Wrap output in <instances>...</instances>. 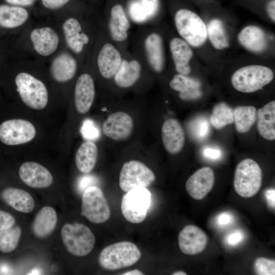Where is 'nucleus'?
<instances>
[{"label":"nucleus","instance_id":"nucleus-1","mask_svg":"<svg viewBox=\"0 0 275 275\" xmlns=\"http://www.w3.org/2000/svg\"><path fill=\"white\" fill-rule=\"evenodd\" d=\"M141 257V252L134 243L121 241L104 248L98 257L100 266L105 270H116L132 266Z\"/></svg>","mask_w":275,"mask_h":275},{"label":"nucleus","instance_id":"nucleus-2","mask_svg":"<svg viewBox=\"0 0 275 275\" xmlns=\"http://www.w3.org/2000/svg\"><path fill=\"white\" fill-rule=\"evenodd\" d=\"M174 22L178 34L189 45L199 47L206 40L207 26L194 12L185 8L178 10L174 15Z\"/></svg>","mask_w":275,"mask_h":275},{"label":"nucleus","instance_id":"nucleus-3","mask_svg":"<svg viewBox=\"0 0 275 275\" xmlns=\"http://www.w3.org/2000/svg\"><path fill=\"white\" fill-rule=\"evenodd\" d=\"M63 242L71 254L82 257L89 254L95 244V237L87 226L78 223L65 224L61 229Z\"/></svg>","mask_w":275,"mask_h":275},{"label":"nucleus","instance_id":"nucleus-4","mask_svg":"<svg viewBox=\"0 0 275 275\" xmlns=\"http://www.w3.org/2000/svg\"><path fill=\"white\" fill-rule=\"evenodd\" d=\"M273 78V73L268 67L252 65L237 70L232 76L231 82L239 92L253 93L270 83Z\"/></svg>","mask_w":275,"mask_h":275},{"label":"nucleus","instance_id":"nucleus-5","mask_svg":"<svg viewBox=\"0 0 275 275\" xmlns=\"http://www.w3.org/2000/svg\"><path fill=\"white\" fill-rule=\"evenodd\" d=\"M262 180V170L259 164L254 160L246 158L240 161L236 168L234 187L240 196L251 198L259 191Z\"/></svg>","mask_w":275,"mask_h":275},{"label":"nucleus","instance_id":"nucleus-6","mask_svg":"<svg viewBox=\"0 0 275 275\" xmlns=\"http://www.w3.org/2000/svg\"><path fill=\"white\" fill-rule=\"evenodd\" d=\"M15 82L21 99L34 109L44 108L48 102V92L44 84L25 72L18 73Z\"/></svg>","mask_w":275,"mask_h":275},{"label":"nucleus","instance_id":"nucleus-7","mask_svg":"<svg viewBox=\"0 0 275 275\" xmlns=\"http://www.w3.org/2000/svg\"><path fill=\"white\" fill-rule=\"evenodd\" d=\"M151 204V194L145 187L133 189L123 196L121 204L123 215L132 224L142 223Z\"/></svg>","mask_w":275,"mask_h":275},{"label":"nucleus","instance_id":"nucleus-8","mask_svg":"<svg viewBox=\"0 0 275 275\" xmlns=\"http://www.w3.org/2000/svg\"><path fill=\"white\" fill-rule=\"evenodd\" d=\"M81 214L94 224H101L108 220L111 210L102 190L92 186L82 193Z\"/></svg>","mask_w":275,"mask_h":275},{"label":"nucleus","instance_id":"nucleus-9","mask_svg":"<svg viewBox=\"0 0 275 275\" xmlns=\"http://www.w3.org/2000/svg\"><path fill=\"white\" fill-rule=\"evenodd\" d=\"M152 171L144 163L135 160L125 162L119 176V186L125 192L136 188H147L155 180Z\"/></svg>","mask_w":275,"mask_h":275},{"label":"nucleus","instance_id":"nucleus-10","mask_svg":"<svg viewBox=\"0 0 275 275\" xmlns=\"http://www.w3.org/2000/svg\"><path fill=\"white\" fill-rule=\"evenodd\" d=\"M36 134L33 124L25 120H8L0 125V141L7 145L25 144L32 141Z\"/></svg>","mask_w":275,"mask_h":275},{"label":"nucleus","instance_id":"nucleus-11","mask_svg":"<svg viewBox=\"0 0 275 275\" xmlns=\"http://www.w3.org/2000/svg\"><path fill=\"white\" fill-rule=\"evenodd\" d=\"M131 22L123 5L119 2L113 4L109 8L107 28L113 42L123 44L127 40Z\"/></svg>","mask_w":275,"mask_h":275},{"label":"nucleus","instance_id":"nucleus-12","mask_svg":"<svg viewBox=\"0 0 275 275\" xmlns=\"http://www.w3.org/2000/svg\"><path fill=\"white\" fill-rule=\"evenodd\" d=\"M132 117L124 112H117L111 114L104 121L102 129L104 134L115 141L128 139L133 129Z\"/></svg>","mask_w":275,"mask_h":275},{"label":"nucleus","instance_id":"nucleus-13","mask_svg":"<svg viewBox=\"0 0 275 275\" xmlns=\"http://www.w3.org/2000/svg\"><path fill=\"white\" fill-rule=\"evenodd\" d=\"M123 57L115 43L105 42L100 49L97 65L101 75L105 79L113 78L122 62Z\"/></svg>","mask_w":275,"mask_h":275},{"label":"nucleus","instance_id":"nucleus-14","mask_svg":"<svg viewBox=\"0 0 275 275\" xmlns=\"http://www.w3.org/2000/svg\"><path fill=\"white\" fill-rule=\"evenodd\" d=\"M143 50L146 64L153 72H162L164 66L163 42L158 33H149L144 38Z\"/></svg>","mask_w":275,"mask_h":275},{"label":"nucleus","instance_id":"nucleus-15","mask_svg":"<svg viewBox=\"0 0 275 275\" xmlns=\"http://www.w3.org/2000/svg\"><path fill=\"white\" fill-rule=\"evenodd\" d=\"M178 241L179 249L183 254L195 255L205 250L208 238L200 228L194 225H188L179 233Z\"/></svg>","mask_w":275,"mask_h":275},{"label":"nucleus","instance_id":"nucleus-16","mask_svg":"<svg viewBox=\"0 0 275 275\" xmlns=\"http://www.w3.org/2000/svg\"><path fill=\"white\" fill-rule=\"evenodd\" d=\"M20 179L28 186L34 188H44L52 183L51 173L45 167L33 161L23 163L19 168Z\"/></svg>","mask_w":275,"mask_h":275},{"label":"nucleus","instance_id":"nucleus-17","mask_svg":"<svg viewBox=\"0 0 275 275\" xmlns=\"http://www.w3.org/2000/svg\"><path fill=\"white\" fill-rule=\"evenodd\" d=\"M214 180L213 170L209 167H204L189 177L186 182L185 188L192 198L202 200L212 189Z\"/></svg>","mask_w":275,"mask_h":275},{"label":"nucleus","instance_id":"nucleus-18","mask_svg":"<svg viewBox=\"0 0 275 275\" xmlns=\"http://www.w3.org/2000/svg\"><path fill=\"white\" fill-rule=\"evenodd\" d=\"M95 96L94 80L88 73L81 74L77 79L74 89V104L80 114L87 113L91 108Z\"/></svg>","mask_w":275,"mask_h":275},{"label":"nucleus","instance_id":"nucleus-19","mask_svg":"<svg viewBox=\"0 0 275 275\" xmlns=\"http://www.w3.org/2000/svg\"><path fill=\"white\" fill-rule=\"evenodd\" d=\"M162 143L166 150L171 154H176L183 149L185 135L179 122L174 119H169L161 128Z\"/></svg>","mask_w":275,"mask_h":275},{"label":"nucleus","instance_id":"nucleus-20","mask_svg":"<svg viewBox=\"0 0 275 275\" xmlns=\"http://www.w3.org/2000/svg\"><path fill=\"white\" fill-rule=\"evenodd\" d=\"M30 39L36 51L42 56L51 55L58 47L59 36L50 27L33 30L30 34Z\"/></svg>","mask_w":275,"mask_h":275},{"label":"nucleus","instance_id":"nucleus-21","mask_svg":"<svg viewBox=\"0 0 275 275\" xmlns=\"http://www.w3.org/2000/svg\"><path fill=\"white\" fill-rule=\"evenodd\" d=\"M62 28L66 42L70 49L76 53L82 52L90 38L83 32L80 22L75 18L70 17L64 21Z\"/></svg>","mask_w":275,"mask_h":275},{"label":"nucleus","instance_id":"nucleus-22","mask_svg":"<svg viewBox=\"0 0 275 275\" xmlns=\"http://www.w3.org/2000/svg\"><path fill=\"white\" fill-rule=\"evenodd\" d=\"M170 49L178 73L188 74L191 71L189 62L193 56L190 45L183 39L175 37L170 42Z\"/></svg>","mask_w":275,"mask_h":275},{"label":"nucleus","instance_id":"nucleus-23","mask_svg":"<svg viewBox=\"0 0 275 275\" xmlns=\"http://www.w3.org/2000/svg\"><path fill=\"white\" fill-rule=\"evenodd\" d=\"M142 71V63L138 59L123 57L121 65L113 77L114 82L121 88L131 87L140 79Z\"/></svg>","mask_w":275,"mask_h":275},{"label":"nucleus","instance_id":"nucleus-24","mask_svg":"<svg viewBox=\"0 0 275 275\" xmlns=\"http://www.w3.org/2000/svg\"><path fill=\"white\" fill-rule=\"evenodd\" d=\"M77 62L69 53L63 52L53 60L50 66V73L53 78L59 82L71 79L77 70Z\"/></svg>","mask_w":275,"mask_h":275},{"label":"nucleus","instance_id":"nucleus-25","mask_svg":"<svg viewBox=\"0 0 275 275\" xmlns=\"http://www.w3.org/2000/svg\"><path fill=\"white\" fill-rule=\"evenodd\" d=\"M159 7V0H133L129 4L127 13L130 20L141 24L153 19Z\"/></svg>","mask_w":275,"mask_h":275},{"label":"nucleus","instance_id":"nucleus-26","mask_svg":"<svg viewBox=\"0 0 275 275\" xmlns=\"http://www.w3.org/2000/svg\"><path fill=\"white\" fill-rule=\"evenodd\" d=\"M169 85L172 89L179 93V97L183 100L197 99L202 95L200 81L187 75L179 73L175 75Z\"/></svg>","mask_w":275,"mask_h":275},{"label":"nucleus","instance_id":"nucleus-27","mask_svg":"<svg viewBox=\"0 0 275 275\" xmlns=\"http://www.w3.org/2000/svg\"><path fill=\"white\" fill-rule=\"evenodd\" d=\"M3 201L15 210L22 213H30L35 207L32 196L26 191L12 187L4 189L1 193Z\"/></svg>","mask_w":275,"mask_h":275},{"label":"nucleus","instance_id":"nucleus-28","mask_svg":"<svg viewBox=\"0 0 275 275\" xmlns=\"http://www.w3.org/2000/svg\"><path fill=\"white\" fill-rule=\"evenodd\" d=\"M57 221L56 210L50 206L43 207L36 214L32 225L34 235L40 238L48 236L55 229Z\"/></svg>","mask_w":275,"mask_h":275},{"label":"nucleus","instance_id":"nucleus-29","mask_svg":"<svg viewBox=\"0 0 275 275\" xmlns=\"http://www.w3.org/2000/svg\"><path fill=\"white\" fill-rule=\"evenodd\" d=\"M238 38L242 46L254 52H260L267 46L264 32L256 26L249 25L244 28L238 34Z\"/></svg>","mask_w":275,"mask_h":275},{"label":"nucleus","instance_id":"nucleus-30","mask_svg":"<svg viewBox=\"0 0 275 275\" xmlns=\"http://www.w3.org/2000/svg\"><path fill=\"white\" fill-rule=\"evenodd\" d=\"M29 17L27 9L22 7L0 4V27L14 29L24 23Z\"/></svg>","mask_w":275,"mask_h":275},{"label":"nucleus","instance_id":"nucleus-31","mask_svg":"<svg viewBox=\"0 0 275 275\" xmlns=\"http://www.w3.org/2000/svg\"><path fill=\"white\" fill-rule=\"evenodd\" d=\"M257 128L260 135L267 140L275 139V101L259 108L257 113Z\"/></svg>","mask_w":275,"mask_h":275},{"label":"nucleus","instance_id":"nucleus-32","mask_svg":"<svg viewBox=\"0 0 275 275\" xmlns=\"http://www.w3.org/2000/svg\"><path fill=\"white\" fill-rule=\"evenodd\" d=\"M98 157V148L92 141L84 142L77 149L75 154V164L81 173L88 174L94 168Z\"/></svg>","mask_w":275,"mask_h":275},{"label":"nucleus","instance_id":"nucleus-33","mask_svg":"<svg viewBox=\"0 0 275 275\" xmlns=\"http://www.w3.org/2000/svg\"><path fill=\"white\" fill-rule=\"evenodd\" d=\"M233 111L237 131L240 133L249 131L256 121V108L253 106H240Z\"/></svg>","mask_w":275,"mask_h":275},{"label":"nucleus","instance_id":"nucleus-34","mask_svg":"<svg viewBox=\"0 0 275 275\" xmlns=\"http://www.w3.org/2000/svg\"><path fill=\"white\" fill-rule=\"evenodd\" d=\"M207 37L213 45L217 49L229 47V41L222 22L217 19L211 20L207 26Z\"/></svg>","mask_w":275,"mask_h":275},{"label":"nucleus","instance_id":"nucleus-35","mask_svg":"<svg viewBox=\"0 0 275 275\" xmlns=\"http://www.w3.org/2000/svg\"><path fill=\"white\" fill-rule=\"evenodd\" d=\"M210 122L215 128L221 129L234 122V111L225 103H219L213 108Z\"/></svg>","mask_w":275,"mask_h":275},{"label":"nucleus","instance_id":"nucleus-36","mask_svg":"<svg viewBox=\"0 0 275 275\" xmlns=\"http://www.w3.org/2000/svg\"><path fill=\"white\" fill-rule=\"evenodd\" d=\"M21 232L18 226L0 231V251L4 253L14 251L18 244Z\"/></svg>","mask_w":275,"mask_h":275},{"label":"nucleus","instance_id":"nucleus-37","mask_svg":"<svg viewBox=\"0 0 275 275\" xmlns=\"http://www.w3.org/2000/svg\"><path fill=\"white\" fill-rule=\"evenodd\" d=\"M189 130L191 136L196 140H204L209 132V125L207 120L203 117L193 120L189 125Z\"/></svg>","mask_w":275,"mask_h":275},{"label":"nucleus","instance_id":"nucleus-38","mask_svg":"<svg viewBox=\"0 0 275 275\" xmlns=\"http://www.w3.org/2000/svg\"><path fill=\"white\" fill-rule=\"evenodd\" d=\"M254 269L257 274H275V261L274 260L260 257L255 261Z\"/></svg>","mask_w":275,"mask_h":275},{"label":"nucleus","instance_id":"nucleus-39","mask_svg":"<svg viewBox=\"0 0 275 275\" xmlns=\"http://www.w3.org/2000/svg\"><path fill=\"white\" fill-rule=\"evenodd\" d=\"M80 132L85 139L90 141L96 140L100 136L99 129L94 122L90 119L84 121Z\"/></svg>","mask_w":275,"mask_h":275},{"label":"nucleus","instance_id":"nucleus-40","mask_svg":"<svg viewBox=\"0 0 275 275\" xmlns=\"http://www.w3.org/2000/svg\"><path fill=\"white\" fill-rule=\"evenodd\" d=\"M71 0H40L42 6L49 10H56L67 5Z\"/></svg>","mask_w":275,"mask_h":275},{"label":"nucleus","instance_id":"nucleus-41","mask_svg":"<svg viewBox=\"0 0 275 275\" xmlns=\"http://www.w3.org/2000/svg\"><path fill=\"white\" fill-rule=\"evenodd\" d=\"M14 217L9 213L0 210V231L14 225Z\"/></svg>","mask_w":275,"mask_h":275},{"label":"nucleus","instance_id":"nucleus-42","mask_svg":"<svg viewBox=\"0 0 275 275\" xmlns=\"http://www.w3.org/2000/svg\"><path fill=\"white\" fill-rule=\"evenodd\" d=\"M95 182V179L92 176L88 175L82 177L78 183V188L79 190L82 192L87 188L95 186L93 184Z\"/></svg>","mask_w":275,"mask_h":275},{"label":"nucleus","instance_id":"nucleus-43","mask_svg":"<svg viewBox=\"0 0 275 275\" xmlns=\"http://www.w3.org/2000/svg\"><path fill=\"white\" fill-rule=\"evenodd\" d=\"M203 154L205 157L211 160L218 159L222 156V152L219 149L211 147L205 148Z\"/></svg>","mask_w":275,"mask_h":275},{"label":"nucleus","instance_id":"nucleus-44","mask_svg":"<svg viewBox=\"0 0 275 275\" xmlns=\"http://www.w3.org/2000/svg\"><path fill=\"white\" fill-rule=\"evenodd\" d=\"M242 238V233L240 231L236 230L228 236L227 241L229 245H235L240 242Z\"/></svg>","mask_w":275,"mask_h":275},{"label":"nucleus","instance_id":"nucleus-45","mask_svg":"<svg viewBox=\"0 0 275 275\" xmlns=\"http://www.w3.org/2000/svg\"><path fill=\"white\" fill-rule=\"evenodd\" d=\"M4 1L9 5L25 8L33 5L36 0H4Z\"/></svg>","mask_w":275,"mask_h":275},{"label":"nucleus","instance_id":"nucleus-46","mask_svg":"<svg viewBox=\"0 0 275 275\" xmlns=\"http://www.w3.org/2000/svg\"><path fill=\"white\" fill-rule=\"evenodd\" d=\"M216 220L219 226H225L232 222V216L228 212H223L219 214Z\"/></svg>","mask_w":275,"mask_h":275},{"label":"nucleus","instance_id":"nucleus-47","mask_svg":"<svg viewBox=\"0 0 275 275\" xmlns=\"http://www.w3.org/2000/svg\"><path fill=\"white\" fill-rule=\"evenodd\" d=\"M264 195L268 205L271 208L275 206V190L274 189H269L264 193Z\"/></svg>","mask_w":275,"mask_h":275},{"label":"nucleus","instance_id":"nucleus-48","mask_svg":"<svg viewBox=\"0 0 275 275\" xmlns=\"http://www.w3.org/2000/svg\"><path fill=\"white\" fill-rule=\"evenodd\" d=\"M266 10L269 17L275 21V0H270L267 4Z\"/></svg>","mask_w":275,"mask_h":275},{"label":"nucleus","instance_id":"nucleus-49","mask_svg":"<svg viewBox=\"0 0 275 275\" xmlns=\"http://www.w3.org/2000/svg\"><path fill=\"white\" fill-rule=\"evenodd\" d=\"M122 275H143L144 273L139 269H134L132 270L128 271L124 273Z\"/></svg>","mask_w":275,"mask_h":275},{"label":"nucleus","instance_id":"nucleus-50","mask_svg":"<svg viewBox=\"0 0 275 275\" xmlns=\"http://www.w3.org/2000/svg\"><path fill=\"white\" fill-rule=\"evenodd\" d=\"M173 275H186L187 274L186 272L183 271H178L172 273Z\"/></svg>","mask_w":275,"mask_h":275}]
</instances>
